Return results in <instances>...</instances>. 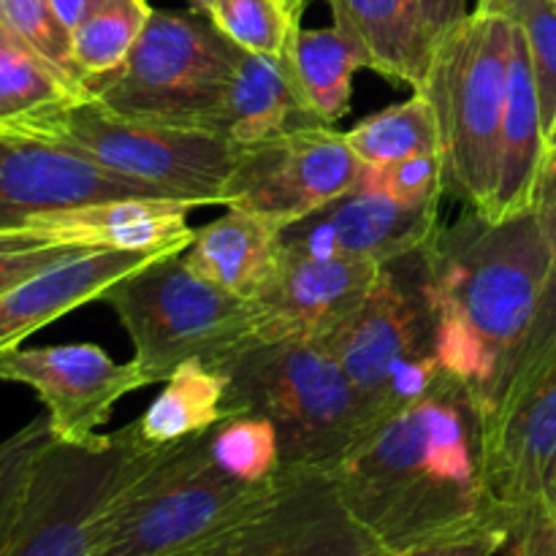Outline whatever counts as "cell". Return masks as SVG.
Returning <instances> with one entry per match:
<instances>
[{
    "label": "cell",
    "instance_id": "cell-1",
    "mask_svg": "<svg viewBox=\"0 0 556 556\" xmlns=\"http://www.w3.org/2000/svg\"><path fill=\"white\" fill-rule=\"evenodd\" d=\"M353 519L391 556L514 521L486 481V418L459 380L375 424L331 470Z\"/></svg>",
    "mask_w": 556,
    "mask_h": 556
},
{
    "label": "cell",
    "instance_id": "cell-2",
    "mask_svg": "<svg viewBox=\"0 0 556 556\" xmlns=\"http://www.w3.org/2000/svg\"><path fill=\"white\" fill-rule=\"evenodd\" d=\"M554 253L535 210L505 220L465 210L424 248L434 356L470 391L486 427L505 402Z\"/></svg>",
    "mask_w": 556,
    "mask_h": 556
},
{
    "label": "cell",
    "instance_id": "cell-3",
    "mask_svg": "<svg viewBox=\"0 0 556 556\" xmlns=\"http://www.w3.org/2000/svg\"><path fill=\"white\" fill-rule=\"evenodd\" d=\"M206 434V432H204ZM204 434L147 451L98 521L90 556H188L269 497L212 462Z\"/></svg>",
    "mask_w": 556,
    "mask_h": 556
},
{
    "label": "cell",
    "instance_id": "cell-4",
    "mask_svg": "<svg viewBox=\"0 0 556 556\" xmlns=\"http://www.w3.org/2000/svg\"><path fill=\"white\" fill-rule=\"evenodd\" d=\"M514 20L472 9L434 47L424 96L440 134L445 193L494 220Z\"/></svg>",
    "mask_w": 556,
    "mask_h": 556
},
{
    "label": "cell",
    "instance_id": "cell-5",
    "mask_svg": "<svg viewBox=\"0 0 556 556\" xmlns=\"http://www.w3.org/2000/svg\"><path fill=\"white\" fill-rule=\"evenodd\" d=\"M134 342L147 386L166 383L182 364L226 369L258 342V307L190 269L168 253L106 288L101 296Z\"/></svg>",
    "mask_w": 556,
    "mask_h": 556
},
{
    "label": "cell",
    "instance_id": "cell-6",
    "mask_svg": "<svg viewBox=\"0 0 556 556\" xmlns=\"http://www.w3.org/2000/svg\"><path fill=\"white\" fill-rule=\"evenodd\" d=\"M228 405L280 434L282 467L334 470L369 432L345 369L324 342L253 345L226 364Z\"/></svg>",
    "mask_w": 556,
    "mask_h": 556
},
{
    "label": "cell",
    "instance_id": "cell-7",
    "mask_svg": "<svg viewBox=\"0 0 556 556\" xmlns=\"http://www.w3.org/2000/svg\"><path fill=\"white\" fill-rule=\"evenodd\" d=\"M324 345L345 369L369 427L427 396L443 369L424 250L383 264L372 293Z\"/></svg>",
    "mask_w": 556,
    "mask_h": 556
},
{
    "label": "cell",
    "instance_id": "cell-8",
    "mask_svg": "<svg viewBox=\"0 0 556 556\" xmlns=\"http://www.w3.org/2000/svg\"><path fill=\"white\" fill-rule=\"evenodd\" d=\"M33 139L65 147L117 177L144 185L161 199L193 206L226 204L244 152L242 144L217 130L119 117L96 98L54 114Z\"/></svg>",
    "mask_w": 556,
    "mask_h": 556
},
{
    "label": "cell",
    "instance_id": "cell-9",
    "mask_svg": "<svg viewBox=\"0 0 556 556\" xmlns=\"http://www.w3.org/2000/svg\"><path fill=\"white\" fill-rule=\"evenodd\" d=\"M237 54L210 16L152 11L123 68L98 81L90 98L119 117L223 134Z\"/></svg>",
    "mask_w": 556,
    "mask_h": 556
},
{
    "label": "cell",
    "instance_id": "cell-10",
    "mask_svg": "<svg viewBox=\"0 0 556 556\" xmlns=\"http://www.w3.org/2000/svg\"><path fill=\"white\" fill-rule=\"evenodd\" d=\"M144 454L130 424L85 443L54 440L33 467L3 556H90L103 510Z\"/></svg>",
    "mask_w": 556,
    "mask_h": 556
},
{
    "label": "cell",
    "instance_id": "cell-11",
    "mask_svg": "<svg viewBox=\"0 0 556 556\" xmlns=\"http://www.w3.org/2000/svg\"><path fill=\"white\" fill-rule=\"evenodd\" d=\"M362 172L345 134L331 125H299L244 147L223 206L286 228L356 188Z\"/></svg>",
    "mask_w": 556,
    "mask_h": 556
},
{
    "label": "cell",
    "instance_id": "cell-12",
    "mask_svg": "<svg viewBox=\"0 0 556 556\" xmlns=\"http://www.w3.org/2000/svg\"><path fill=\"white\" fill-rule=\"evenodd\" d=\"M201 556H391L353 519L329 470L282 467L269 497Z\"/></svg>",
    "mask_w": 556,
    "mask_h": 556
},
{
    "label": "cell",
    "instance_id": "cell-13",
    "mask_svg": "<svg viewBox=\"0 0 556 556\" xmlns=\"http://www.w3.org/2000/svg\"><path fill=\"white\" fill-rule=\"evenodd\" d=\"M0 380L36 391L54 438L65 443L96 438L114 405L147 386L134 358L119 364L90 342L9 348L0 353Z\"/></svg>",
    "mask_w": 556,
    "mask_h": 556
},
{
    "label": "cell",
    "instance_id": "cell-14",
    "mask_svg": "<svg viewBox=\"0 0 556 556\" xmlns=\"http://www.w3.org/2000/svg\"><path fill=\"white\" fill-rule=\"evenodd\" d=\"M440 201L402 204L356 185L313 215L280 228L282 250L315 258H353L389 264L418 253L440 228Z\"/></svg>",
    "mask_w": 556,
    "mask_h": 556
},
{
    "label": "cell",
    "instance_id": "cell-15",
    "mask_svg": "<svg viewBox=\"0 0 556 556\" xmlns=\"http://www.w3.org/2000/svg\"><path fill=\"white\" fill-rule=\"evenodd\" d=\"M383 264L286 253L258 307V342H326L372 293Z\"/></svg>",
    "mask_w": 556,
    "mask_h": 556
},
{
    "label": "cell",
    "instance_id": "cell-16",
    "mask_svg": "<svg viewBox=\"0 0 556 556\" xmlns=\"http://www.w3.org/2000/svg\"><path fill=\"white\" fill-rule=\"evenodd\" d=\"M556 476V353L486 427V481L514 530Z\"/></svg>",
    "mask_w": 556,
    "mask_h": 556
},
{
    "label": "cell",
    "instance_id": "cell-17",
    "mask_svg": "<svg viewBox=\"0 0 556 556\" xmlns=\"http://www.w3.org/2000/svg\"><path fill=\"white\" fill-rule=\"evenodd\" d=\"M112 199H161L60 144L0 136V228L30 217Z\"/></svg>",
    "mask_w": 556,
    "mask_h": 556
},
{
    "label": "cell",
    "instance_id": "cell-18",
    "mask_svg": "<svg viewBox=\"0 0 556 556\" xmlns=\"http://www.w3.org/2000/svg\"><path fill=\"white\" fill-rule=\"evenodd\" d=\"M168 253L182 250H85L9 288L0 293V353L16 348L33 331L54 324L71 309L98 302L114 282Z\"/></svg>",
    "mask_w": 556,
    "mask_h": 556
},
{
    "label": "cell",
    "instance_id": "cell-19",
    "mask_svg": "<svg viewBox=\"0 0 556 556\" xmlns=\"http://www.w3.org/2000/svg\"><path fill=\"white\" fill-rule=\"evenodd\" d=\"M193 204L172 199H112L71 210L43 212L22 228L52 242L112 250H185L195 231L188 226Z\"/></svg>",
    "mask_w": 556,
    "mask_h": 556
},
{
    "label": "cell",
    "instance_id": "cell-20",
    "mask_svg": "<svg viewBox=\"0 0 556 556\" xmlns=\"http://www.w3.org/2000/svg\"><path fill=\"white\" fill-rule=\"evenodd\" d=\"M334 25L358 43L367 68L421 92L434 58L432 30L418 0H326Z\"/></svg>",
    "mask_w": 556,
    "mask_h": 556
},
{
    "label": "cell",
    "instance_id": "cell-21",
    "mask_svg": "<svg viewBox=\"0 0 556 556\" xmlns=\"http://www.w3.org/2000/svg\"><path fill=\"white\" fill-rule=\"evenodd\" d=\"M282 255L280 226L242 210H228L199 228L182 250L190 269L248 302L264 296L280 271Z\"/></svg>",
    "mask_w": 556,
    "mask_h": 556
},
{
    "label": "cell",
    "instance_id": "cell-22",
    "mask_svg": "<svg viewBox=\"0 0 556 556\" xmlns=\"http://www.w3.org/2000/svg\"><path fill=\"white\" fill-rule=\"evenodd\" d=\"M543 163H546V130L541 119V101H538L527 38L514 22L494 220L525 215L532 210Z\"/></svg>",
    "mask_w": 556,
    "mask_h": 556
},
{
    "label": "cell",
    "instance_id": "cell-23",
    "mask_svg": "<svg viewBox=\"0 0 556 556\" xmlns=\"http://www.w3.org/2000/svg\"><path fill=\"white\" fill-rule=\"evenodd\" d=\"M299 125H313V119L299 101L286 60L239 49L223 109V134L237 144L250 147Z\"/></svg>",
    "mask_w": 556,
    "mask_h": 556
},
{
    "label": "cell",
    "instance_id": "cell-24",
    "mask_svg": "<svg viewBox=\"0 0 556 556\" xmlns=\"http://www.w3.org/2000/svg\"><path fill=\"white\" fill-rule=\"evenodd\" d=\"M293 87L313 123L334 125L351 109L353 76L367 68V58L337 25L309 30L296 22L282 52Z\"/></svg>",
    "mask_w": 556,
    "mask_h": 556
},
{
    "label": "cell",
    "instance_id": "cell-25",
    "mask_svg": "<svg viewBox=\"0 0 556 556\" xmlns=\"http://www.w3.org/2000/svg\"><path fill=\"white\" fill-rule=\"evenodd\" d=\"M233 416L228 405V375L223 369L188 362L166 380V389L130 421L141 448L157 451L201 438L223 418Z\"/></svg>",
    "mask_w": 556,
    "mask_h": 556
},
{
    "label": "cell",
    "instance_id": "cell-26",
    "mask_svg": "<svg viewBox=\"0 0 556 556\" xmlns=\"http://www.w3.org/2000/svg\"><path fill=\"white\" fill-rule=\"evenodd\" d=\"M85 98L81 87L0 27V136L33 139L47 119Z\"/></svg>",
    "mask_w": 556,
    "mask_h": 556
},
{
    "label": "cell",
    "instance_id": "cell-27",
    "mask_svg": "<svg viewBox=\"0 0 556 556\" xmlns=\"http://www.w3.org/2000/svg\"><path fill=\"white\" fill-rule=\"evenodd\" d=\"M147 0H106L74 33V63L87 96L98 81L117 74L152 16Z\"/></svg>",
    "mask_w": 556,
    "mask_h": 556
},
{
    "label": "cell",
    "instance_id": "cell-28",
    "mask_svg": "<svg viewBox=\"0 0 556 556\" xmlns=\"http://www.w3.org/2000/svg\"><path fill=\"white\" fill-rule=\"evenodd\" d=\"M345 141L364 166L400 161L410 155H440V134L432 103L424 92H413L407 101L369 114L345 130Z\"/></svg>",
    "mask_w": 556,
    "mask_h": 556
},
{
    "label": "cell",
    "instance_id": "cell-29",
    "mask_svg": "<svg viewBox=\"0 0 556 556\" xmlns=\"http://www.w3.org/2000/svg\"><path fill=\"white\" fill-rule=\"evenodd\" d=\"M212 462L226 476L250 486H266L282 472L280 434L261 413H233L204 434Z\"/></svg>",
    "mask_w": 556,
    "mask_h": 556
},
{
    "label": "cell",
    "instance_id": "cell-30",
    "mask_svg": "<svg viewBox=\"0 0 556 556\" xmlns=\"http://www.w3.org/2000/svg\"><path fill=\"white\" fill-rule=\"evenodd\" d=\"M47 413L0 440V556L9 548L38 456L54 443Z\"/></svg>",
    "mask_w": 556,
    "mask_h": 556
},
{
    "label": "cell",
    "instance_id": "cell-31",
    "mask_svg": "<svg viewBox=\"0 0 556 556\" xmlns=\"http://www.w3.org/2000/svg\"><path fill=\"white\" fill-rule=\"evenodd\" d=\"M0 27L27 43L54 71H60L65 79L85 90L74 63L71 30L60 22L49 0H0Z\"/></svg>",
    "mask_w": 556,
    "mask_h": 556
},
{
    "label": "cell",
    "instance_id": "cell-32",
    "mask_svg": "<svg viewBox=\"0 0 556 556\" xmlns=\"http://www.w3.org/2000/svg\"><path fill=\"white\" fill-rule=\"evenodd\" d=\"M210 20L244 52L282 58L296 22L277 0H215Z\"/></svg>",
    "mask_w": 556,
    "mask_h": 556
},
{
    "label": "cell",
    "instance_id": "cell-33",
    "mask_svg": "<svg viewBox=\"0 0 556 556\" xmlns=\"http://www.w3.org/2000/svg\"><path fill=\"white\" fill-rule=\"evenodd\" d=\"M500 14H508L525 33L543 130L548 136L556 117V9L548 0H508Z\"/></svg>",
    "mask_w": 556,
    "mask_h": 556
},
{
    "label": "cell",
    "instance_id": "cell-34",
    "mask_svg": "<svg viewBox=\"0 0 556 556\" xmlns=\"http://www.w3.org/2000/svg\"><path fill=\"white\" fill-rule=\"evenodd\" d=\"M358 185L402 204H432L445 193L443 161L438 152H429V155H410L378 163V166H364Z\"/></svg>",
    "mask_w": 556,
    "mask_h": 556
},
{
    "label": "cell",
    "instance_id": "cell-35",
    "mask_svg": "<svg viewBox=\"0 0 556 556\" xmlns=\"http://www.w3.org/2000/svg\"><path fill=\"white\" fill-rule=\"evenodd\" d=\"M85 250L96 248L52 242L30 228H0V293Z\"/></svg>",
    "mask_w": 556,
    "mask_h": 556
},
{
    "label": "cell",
    "instance_id": "cell-36",
    "mask_svg": "<svg viewBox=\"0 0 556 556\" xmlns=\"http://www.w3.org/2000/svg\"><path fill=\"white\" fill-rule=\"evenodd\" d=\"M556 353V253L552 258V266H548L546 282H543L541 302H538L535 320H532L530 337H527L525 348H521V356L516 362L514 372H510L508 391H505L503 407L514 400L519 391H525L527 386L532 383L538 372L552 362ZM500 407V410H503Z\"/></svg>",
    "mask_w": 556,
    "mask_h": 556
},
{
    "label": "cell",
    "instance_id": "cell-37",
    "mask_svg": "<svg viewBox=\"0 0 556 556\" xmlns=\"http://www.w3.org/2000/svg\"><path fill=\"white\" fill-rule=\"evenodd\" d=\"M510 532L500 527H486V530L465 532V535L443 538V541L427 543V546L410 548L400 556H494L508 548Z\"/></svg>",
    "mask_w": 556,
    "mask_h": 556
},
{
    "label": "cell",
    "instance_id": "cell-38",
    "mask_svg": "<svg viewBox=\"0 0 556 556\" xmlns=\"http://www.w3.org/2000/svg\"><path fill=\"white\" fill-rule=\"evenodd\" d=\"M508 548L510 556H556V519L538 505L519 521Z\"/></svg>",
    "mask_w": 556,
    "mask_h": 556
},
{
    "label": "cell",
    "instance_id": "cell-39",
    "mask_svg": "<svg viewBox=\"0 0 556 556\" xmlns=\"http://www.w3.org/2000/svg\"><path fill=\"white\" fill-rule=\"evenodd\" d=\"M532 210H535V215L541 217L543 228H546L548 239H552L556 248V155L546 157V163H543Z\"/></svg>",
    "mask_w": 556,
    "mask_h": 556
},
{
    "label": "cell",
    "instance_id": "cell-40",
    "mask_svg": "<svg viewBox=\"0 0 556 556\" xmlns=\"http://www.w3.org/2000/svg\"><path fill=\"white\" fill-rule=\"evenodd\" d=\"M418 5H421V14L427 20L429 30H432L434 41H440L445 33L454 30L470 14L467 0H418Z\"/></svg>",
    "mask_w": 556,
    "mask_h": 556
},
{
    "label": "cell",
    "instance_id": "cell-41",
    "mask_svg": "<svg viewBox=\"0 0 556 556\" xmlns=\"http://www.w3.org/2000/svg\"><path fill=\"white\" fill-rule=\"evenodd\" d=\"M49 3H52L54 14L60 16V22H63L71 33H74L76 27H79L81 22L92 14V11L101 9L106 0H49Z\"/></svg>",
    "mask_w": 556,
    "mask_h": 556
},
{
    "label": "cell",
    "instance_id": "cell-42",
    "mask_svg": "<svg viewBox=\"0 0 556 556\" xmlns=\"http://www.w3.org/2000/svg\"><path fill=\"white\" fill-rule=\"evenodd\" d=\"M277 3L286 9V14L291 16L293 22H302V14H304V9H307L309 0H277Z\"/></svg>",
    "mask_w": 556,
    "mask_h": 556
},
{
    "label": "cell",
    "instance_id": "cell-43",
    "mask_svg": "<svg viewBox=\"0 0 556 556\" xmlns=\"http://www.w3.org/2000/svg\"><path fill=\"white\" fill-rule=\"evenodd\" d=\"M543 508H546V510H548V514H552V516H554V519H556V476H554L552 486H548L546 497H543Z\"/></svg>",
    "mask_w": 556,
    "mask_h": 556
},
{
    "label": "cell",
    "instance_id": "cell-44",
    "mask_svg": "<svg viewBox=\"0 0 556 556\" xmlns=\"http://www.w3.org/2000/svg\"><path fill=\"white\" fill-rule=\"evenodd\" d=\"M188 3H190V9L195 11V14L210 16V11H212V5H215V0H188Z\"/></svg>",
    "mask_w": 556,
    "mask_h": 556
},
{
    "label": "cell",
    "instance_id": "cell-45",
    "mask_svg": "<svg viewBox=\"0 0 556 556\" xmlns=\"http://www.w3.org/2000/svg\"><path fill=\"white\" fill-rule=\"evenodd\" d=\"M552 155H556V117H554L552 130H548V136H546V157H552Z\"/></svg>",
    "mask_w": 556,
    "mask_h": 556
},
{
    "label": "cell",
    "instance_id": "cell-46",
    "mask_svg": "<svg viewBox=\"0 0 556 556\" xmlns=\"http://www.w3.org/2000/svg\"><path fill=\"white\" fill-rule=\"evenodd\" d=\"M503 3H508V0H489L483 9H476V11H500V9H503Z\"/></svg>",
    "mask_w": 556,
    "mask_h": 556
},
{
    "label": "cell",
    "instance_id": "cell-47",
    "mask_svg": "<svg viewBox=\"0 0 556 556\" xmlns=\"http://www.w3.org/2000/svg\"><path fill=\"white\" fill-rule=\"evenodd\" d=\"M486 3H489V0H476V9H483Z\"/></svg>",
    "mask_w": 556,
    "mask_h": 556
},
{
    "label": "cell",
    "instance_id": "cell-48",
    "mask_svg": "<svg viewBox=\"0 0 556 556\" xmlns=\"http://www.w3.org/2000/svg\"><path fill=\"white\" fill-rule=\"evenodd\" d=\"M548 3H552V5H554V9H556V0H548Z\"/></svg>",
    "mask_w": 556,
    "mask_h": 556
},
{
    "label": "cell",
    "instance_id": "cell-49",
    "mask_svg": "<svg viewBox=\"0 0 556 556\" xmlns=\"http://www.w3.org/2000/svg\"><path fill=\"white\" fill-rule=\"evenodd\" d=\"M188 556H201V552H195V554H188Z\"/></svg>",
    "mask_w": 556,
    "mask_h": 556
}]
</instances>
